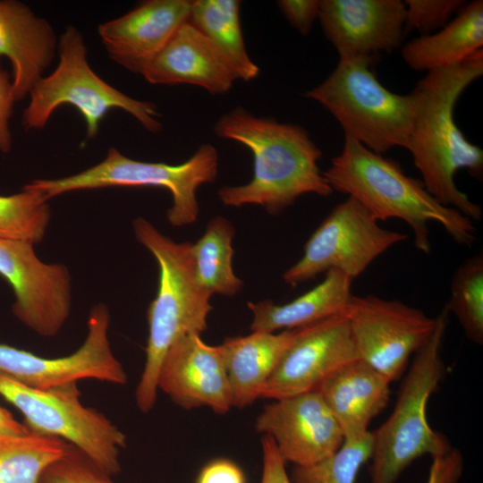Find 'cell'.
I'll use <instances>...</instances> for the list:
<instances>
[{"instance_id": "1", "label": "cell", "mask_w": 483, "mask_h": 483, "mask_svg": "<svg viewBox=\"0 0 483 483\" xmlns=\"http://www.w3.org/2000/svg\"><path fill=\"white\" fill-rule=\"evenodd\" d=\"M483 74V49L464 61L426 72L411 92L415 114L407 150L427 191L444 206L479 221L482 209L456 186L466 170L483 178V150L471 143L454 120V106L465 89Z\"/></svg>"}, {"instance_id": "2", "label": "cell", "mask_w": 483, "mask_h": 483, "mask_svg": "<svg viewBox=\"0 0 483 483\" xmlns=\"http://www.w3.org/2000/svg\"><path fill=\"white\" fill-rule=\"evenodd\" d=\"M214 131L244 145L253 156L249 182L219 189L225 206L257 205L277 215L304 194L326 198L333 193L318 166L322 151L302 126L258 117L238 106L218 119Z\"/></svg>"}, {"instance_id": "3", "label": "cell", "mask_w": 483, "mask_h": 483, "mask_svg": "<svg viewBox=\"0 0 483 483\" xmlns=\"http://www.w3.org/2000/svg\"><path fill=\"white\" fill-rule=\"evenodd\" d=\"M323 174L333 191L355 199L378 222L404 221L413 233L417 250H431L429 223L440 225L458 244L471 246L477 231L469 217L444 206L421 180L407 175L394 159L377 154L344 136L341 152Z\"/></svg>"}, {"instance_id": "4", "label": "cell", "mask_w": 483, "mask_h": 483, "mask_svg": "<svg viewBox=\"0 0 483 483\" xmlns=\"http://www.w3.org/2000/svg\"><path fill=\"white\" fill-rule=\"evenodd\" d=\"M132 226L137 241L153 255L159 268L157 292L147 311L146 361L135 393L138 408L148 413L157 400V377L165 354L180 338L207 330L212 295L197 281L191 242L173 241L142 217L134 219Z\"/></svg>"}, {"instance_id": "5", "label": "cell", "mask_w": 483, "mask_h": 483, "mask_svg": "<svg viewBox=\"0 0 483 483\" xmlns=\"http://www.w3.org/2000/svg\"><path fill=\"white\" fill-rule=\"evenodd\" d=\"M448 314L445 306L436 317L433 334L415 353L392 413L371 431L370 483H395L418 458L445 454L453 448L443 434L430 427L427 418L429 397L445 375L440 349Z\"/></svg>"}, {"instance_id": "6", "label": "cell", "mask_w": 483, "mask_h": 483, "mask_svg": "<svg viewBox=\"0 0 483 483\" xmlns=\"http://www.w3.org/2000/svg\"><path fill=\"white\" fill-rule=\"evenodd\" d=\"M375 63L367 57H339L330 75L304 97L326 108L344 136L384 155L396 147L407 149L415 99L411 93L386 89L371 70Z\"/></svg>"}, {"instance_id": "7", "label": "cell", "mask_w": 483, "mask_h": 483, "mask_svg": "<svg viewBox=\"0 0 483 483\" xmlns=\"http://www.w3.org/2000/svg\"><path fill=\"white\" fill-rule=\"evenodd\" d=\"M57 55L55 69L44 75L29 95L30 101L22 112L26 130L43 129L54 112L64 105L75 107L81 114L89 140L97 136L101 122L115 108L130 114L152 133L162 130L154 103L123 93L92 70L85 40L76 27L64 28L58 39Z\"/></svg>"}, {"instance_id": "8", "label": "cell", "mask_w": 483, "mask_h": 483, "mask_svg": "<svg viewBox=\"0 0 483 483\" xmlns=\"http://www.w3.org/2000/svg\"><path fill=\"white\" fill-rule=\"evenodd\" d=\"M217 172L218 153L211 144L201 145L179 165L131 159L110 147L101 162L80 173L57 179H37L27 185L43 192L48 199L66 192L113 186L165 188L173 198L166 213L168 222L174 227H181L197 220V190L214 182Z\"/></svg>"}, {"instance_id": "9", "label": "cell", "mask_w": 483, "mask_h": 483, "mask_svg": "<svg viewBox=\"0 0 483 483\" xmlns=\"http://www.w3.org/2000/svg\"><path fill=\"white\" fill-rule=\"evenodd\" d=\"M0 395L22 413L30 432L66 441L110 476L120 472L126 436L104 414L80 402L77 383L37 389L0 372Z\"/></svg>"}, {"instance_id": "10", "label": "cell", "mask_w": 483, "mask_h": 483, "mask_svg": "<svg viewBox=\"0 0 483 483\" xmlns=\"http://www.w3.org/2000/svg\"><path fill=\"white\" fill-rule=\"evenodd\" d=\"M406 239L403 233L381 227L364 207L348 196L313 232L301 258L284 273L283 279L296 286L336 270L353 281L377 258Z\"/></svg>"}, {"instance_id": "11", "label": "cell", "mask_w": 483, "mask_h": 483, "mask_svg": "<svg viewBox=\"0 0 483 483\" xmlns=\"http://www.w3.org/2000/svg\"><path fill=\"white\" fill-rule=\"evenodd\" d=\"M345 316L361 361L391 382L433 334L436 318L397 300L352 295Z\"/></svg>"}, {"instance_id": "12", "label": "cell", "mask_w": 483, "mask_h": 483, "mask_svg": "<svg viewBox=\"0 0 483 483\" xmlns=\"http://www.w3.org/2000/svg\"><path fill=\"white\" fill-rule=\"evenodd\" d=\"M110 313L106 304L95 305L88 319L83 344L73 353L45 358L0 343V372L32 388L48 389L96 379L115 385L127 382L126 372L112 352L108 339Z\"/></svg>"}, {"instance_id": "13", "label": "cell", "mask_w": 483, "mask_h": 483, "mask_svg": "<svg viewBox=\"0 0 483 483\" xmlns=\"http://www.w3.org/2000/svg\"><path fill=\"white\" fill-rule=\"evenodd\" d=\"M34 244L0 238V275L11 285L13 312L39 335H56L68 319L72 283L68 268L40 260Z\"/></svg>"}, {"instance_id": "14", "label": "cell", "mask_w": 483, "mask_h": 483, "mask_svg": "<svg viewBox=\"0 0 483 483\" xmlns=\"http://www.w3.org/2000/svg\"><path fill=\"white\" fill-rule=\"evenodd\" d=\"M359 360L343 313L296 328L292 341L264 385L260 398L277 400L317 391L340 369Z\"/></svg>"}, {"instance_id": "15", "label": "cell", "mask_w": 483, "mask_h": 483, "mask_svg": "<svg viewBox=\"0 0 483 483\" xmlns=\"http://www.w3.org/2000/svg\"><path fill=\"white\" fill-rule=\"evenodd\" d=\"M272 437L285 463L310 466L334 454L344 441L342 429L318 391L267 404L255 421Z\"/></svg>"}, {"instance_id": "16", "label": "cell", "mask_w": 483, "mask_h": 483, "mask_svg": "<svg viewBox=\"0 0 483 483\" xmlns=\"http://www.w3.org/2000/svg\"><path fill=\"white\" fill-rule=\"evenodd\" d=\"M339 57L379 61L402 45L405 4L401 0H320L318 19Z\"/></svg>"}, {"instance_id": "17", "label": "cell", "mask_w": 483, "mask_h": 483, "mask_svg": "<svg viewBox=\"0 0 483 483\" xmlns=\"http://www.w3.org/2000/svg\"><path fill=\"white\" fill-rule=\"evenodd\" d=\"M157 388L186 410L206 406L225 414L233 407L221 348L206 343L198 334L180 338L169 349Z\"/></svg>"}, {"instance_id": "18", "label": "cell", "mask_w": 483, "mask_h": 483, "mask_svg": "<svg viewBox=\"0 0 483 483\" xmlns=\"http://www.w3.org/2000/svg\"><path fill=\"white\" fill-rule=\"evenodd\" d=\"M190 0H147L101 23L98 37L109 57L131 72H143L189 19Z\"/></svg>"}, {"instance_id": "19", "label": "cell", "mask_w": 483, "mask_h": 483, "mask_svg": "<svg viewBox=\"0 0 483 483\" xmlns=\"http://www.w3.org/2000/svg\"><path fill=\"white\" fill-rule=\"evenodd\" d=\"M58 39L47 20L26 4L0 0V57L11 64L15 100L29 97L57 55Z\"/></svg>"}, {"instance_id": "20", "label": "cell", "mask_w": 483, "mask_h": 483, "mask_svg": "<svg viewBox=\"0 0 483 483\" xmlns=\"http://www.w3.org/2000/svg\"><path fill=\"white\" fill-rule=\"evenodd\" d=\"M154 85L190 84L225 94L237 80L212 43L188 21L174 33L142 73Z\"/></svg>"}, {"instance_id": "21", "label": "cell", "mask_w": 483, "mask_h": 483, "mask_svg": "<svg viewBox=\"0 0 483 483\" xmlns=\"http://www.w3.org/2000/svg\"><path fill=\"white\" fill-rule=\"evenodd\" d=\"M391 381L360 360L340 369L317 390L339 424L344 440L359 439L388 404Z\"/></svg>"}, {"instance_id": "22", "label": "cell", "mask_w": 483, "mask_h": 483, "mask_svg": "<svg viewBox=\"0 0 483 483\" xmlns=\"http://www.w3.org/2000/svg\"><path fill=\"white\" fill-rule=\"evenodd\" d=\"M295 330L279 334L252 332L245 336L226 337L219 345L233 407L242 409L260 398L264 385L292 341Z\"/></svg>"}, {"instance_id": "23", "label": "cell", "mask_w": 483, "mask_h": 483, "mask_svg": "<svg viewBox=\"0 0 483 483\" xmlns=\"http://www.w3.org/2000/svg\"><path fill=\"white\" fill-rule=\"evenodd\" d=\"M483 1L466 3L436 32L419 35L402 46L404 63L412 70L430 72L453 65L482 49Z\"/></svg>"}, {"instance_id": "24", "label": "cell", "mask_w": 483, "mask_h": 483, "mask_svg": "<svg viewBox=\"0 0 483 483\" xmlns=\"http://www.w3.org/2000/svg\"><path fill=\"white\" fill-rule=\"evenodd\" d=\"M352 280L340 271L330 270L311 290L285 304L270 300L248 302L253 314L252 332L274 333L303 327L343 313L352 294Z\"/></svg>"}, {"instance_id": "25", "label": "cell", "mask_w": 483, "mask_h": 483, "mask_svg": "<svg viewBox=\"0 0 483 483\" xmlns=\"http://www.w3.org/2000/svg\"><path fill=\"white\" fill-rule=\"evenodd\" d=\"M238 0H193L188 21L219 52L237 80L258 77L259 67L246 49Z\"/></svg>"}, {"instance_id": "26", "label": "cell", "mask_w": 483, "mask_h": 483, "mask_svg": "<svg viewBox=\"0 0 483 483\" xmlns=\"http://www.w3.org/2000/svg\"><path fill=\"white\" fill-rule=\"evenodd\" d=\"M234 234V227L228 219L216 216L208 223L203 235L191 243L197 281L211 295L233 296L242 287V281L233 268Z\"/></svg>"}, {"instance_id": "27", "label": "cell", "mask_w": 483, "mask_h": 483, "mask_svg": "<svg viewBox=\"0 0 483 483\" xmlns=\"http://www.w3.org/2000/svg\"><path fill=\"white\" fill-rule=\"evenodd\" d=\"M70 444L29 432L0 435V483H38L43 471L67 452Z\"/></svg>"}, {"instance_id": "28", "label": "cell", "mask_w": 483, "mask_h": 483, "mask_svg": "<svg viewBox=\"0 0 483 483\" xmlns=\"http://www.w3.org/2000/svg\"><path fill=\"white\" fill-rule=\"evenodd\" d=\"M472 343H483V255L476 254L463 261L455 270L445 304Z\"/></svg>"}, {"instance_id": "29", "label": "cell", "mask_w": 483, "mask_h": 483, "mask_svg": "<svg viewBox=\"0 0 483 483\" xmlns=\"http://www.w3.org/2000/svg\"><path fill=\"white\" fill-rule=\"evenodd\" d=\"M48 200L27 184L18 193L0 196V238L40 242L51 217Z\"/></svg>"}, {"instance_id": "30", "label": "cell", "mask_w": 483, "mask_h": 483, "mask_svg": "<svg viewBox=\"0 0 483 483\" xmlns=\"http://www.w3.org/2000/svg\"><path fill=\"white\" fill-rule=\"evenodd\" d=\"M373 436L344 440L341 447L328 458L310 466H293L292 483H355L363 464L370 460Z\"/></svg>"}, {"instance_id": "31", "label": "cell", "mask_w": 483, "mask_h": 483, "mask_svg": "<svg viewBox=\"0 0 483 483\" xmlns=\"http://www.w3.org/2000/svg\"><path fill=\"white\" fill-rule=\"evenodd\" d=\"M38 483H114L81 451L70 444L67 452L52 462Z\"/></svg>"}, {"instance_id": "32", "label": "cell", "mask_w": 483, "mask_h": 483, "mask_svg": "<svg viewBox=\"0 0 483 483\" xmlns=\"http://www.w3.org/2000/svg\"><path fill=\"white\" fill-rule=\"evenodd\" d=\"M404 34H430L447 24L466 4L464 0H406Z\"/></svg>"}, {"instance_id": "33", "label": "cell", "mask_w": 483, "mask_h": 483, "mask_svg": "<svg viewBox=\"0 0 483 483\" xmlns=\"http://www.w3.org/2000/svg\"><path fill=\"white\" fill-rule=\"evenodd\" d=\"M320 0H279L277 5L288 21L301 35L309 34L318 19Z\"/></svg>"}, {"instance_id": "34", "label": "cell", "mask_w": 483, "mask_h": 483, "mask_svg": "<svg viewBox=\"0 0 483 483\" xmlns=\"http://www.w3.org/2000/svg\"><path fill=\"white\" fill-rule=\"evenodd\" d=\"M15 101L12 76L0 62V151L3 153L10 152L13 147L10 120Z\"/></svg>"}, {"instance_id": "35", "label": "cell", "mask_w": 483, "mask_h": 483, "mask_svg": "<svg viewBox=\"0 0 483 483\" xmlns=\"http://www.w3.org/2000/svg\"><path fill=\"white\" fill-rule=\"evenodd\" d=\"M462 470V455L452 448L445 454L432 457L427 483H458Z\"/></svg>"}, {"instance_id": "36", "label": "cell", "mask_w": 483, "mask_h": 483, "mask_svg": "<svg viewBox=\"0 0 483 483\" xmlns=\"http://www.w3.org/2000/svg\"><path fill=\"white\" fill-rule=\"evenodd\" d=\"M262 475L260 483H292L285 462L271 436L264 435L262 441Z\"/></svg>"}, {"instance_id": "37", "label": "cell", "mask_w": 483, "mask_h": 483, "mask_svg": "<svg viewBox=\"0 0 483 483\" xmlns=\"http://www.w3.org/2000/svg\"><path fill=\"white\" fill-rule=\"evenodd\" d=\"M196 483H246L242 470L228 459H216L199 471Z\"/></svg>"}, {"instance_id": "38", "label": "cell", "mask_w": 483, "mask_h": 483, "mask_svg": "<svg viewBox=\"0 0 483 483\" xmlns=\"http://www.w3.org/2000/svg\"><path fill=\"white\" fill-rule=\"evenodd\" d=\"M29 432L25 425L18 422L7 410L0 406V435H23Z\"/></svg>"}]
</instances>
